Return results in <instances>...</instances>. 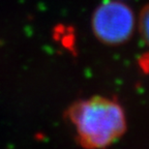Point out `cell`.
Returning <instances> with one entry per match:
<instances>
[{
  "instance_id": "3",
  "label": "cell",
  "mask_w": 149,
  "mask_h": 149,
  "mask_svg": "<svg viewBox=\"0 0 149 149\" xmlns=\"http://www.w3.org/2000/svg\"><path fill=\"white\" fill-rule=\"evenodd\" d=\"M148 7L147 5H145L143 7L142 12L140 14V33L142 35L144 42H147V38H148Z\"/></svg>"
},
{
  "instance_id": "2",
  "label": "cell",
  "mask_w": 149,
  "mask_h": 149,
  "mask_svg": "<svg viewBox=\"0 0 149 149\" xmlns=\"http://www.w3.org/2000/svg\"><path fill=\"white\" fill-rule=\"evenodd\" d=\"M92 31L100 42L121 45L130 38L135 29L133 10L120 1H106L92 15Z\"/></svg>"
},
{
  "instance_id": "1",
  "label": "cell",
  "mask_w": 149,
  "mask_h": 149,
  "mask_svg": "<svg viewBox=\"0 0 149 149\" xmlns=\"http://www.w3.org/2000/svg\"><path fill=\"white\" fill-rule=\"evenodd\" d=\"M80 144L86 149H104L123 135L124 112L119 104L102 96L76 102L68 110Z\"/></svg>"
}]
</instances>
